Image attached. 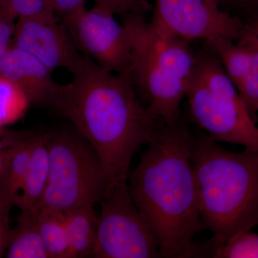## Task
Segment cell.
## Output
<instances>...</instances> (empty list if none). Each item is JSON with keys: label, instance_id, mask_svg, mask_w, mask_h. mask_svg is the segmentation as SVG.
Here are the masks:
<instances>
[{"label": "cell", "instance_id": "1", "mask_svg": "<svg viewBox=\"0 0 258 258\" xmlns=\"http://www.w3.org/2000/svg\"><path fill=\"white\" fill-rule=\"evenodd\" d=\"M73 75L71 83L60 84L50 108L86 139L111 184L126 181L134 156L161 120L139 101L127 75L110 72L85 55Z\"/></svg>", "mask_w": 258, "mask_h": 258}, {"label": "cell", "instance_id": "2", "mask_svg": "<svg viewBox=\"0 0 258 258\" xmlns=\"http://www.w3.org/2000/svg\"><path fill=\"white\" fill-rule=\"evenodd\" d=\"M191 131L182 118L159 122L131 176L129 193L157 239L161 257H203L193 238L204 230L191 161Z\"/></svg>", "mask_w": 258, "mask_h": 258}, {"label": "cell", "instance_id": "3", "mask_svg": "<svg viewBox=\"0 0 258 258\" xmlns=\"http://www.w3.org/2000/svg\"><path fill=\"white\" fill-rule=\"evenodd\" d=\"M191 161L204 228L212 249L258 225V152H236L207 134L191 132Z\"/></svg>", "mask_w": 258, "mask_h": 258}, {"label": "cell", "instance_id": "4", "mask_svg": "<svg viewBox=\"0 0 258 258\" xmlns=\"http://www.w3.org/2000/svg\"><path fill=\"white\" fill-rule=\"evenodd\" d=\"M131 40L127 76L148 102L153 114L165 124L181 118L180 104L186 96L196 53L185 41L148 23L145 15H124Z\"/></svg>", "mask_w": 258, "mask_h": 258}, {"label": "cell", "instance_id": "5", "mask_svg": "<svg viewBox=\"0 0 258 258\" xmlns=\"http://www.w3.org/2000/svg\"><path fill=\"white\" fill-rule=\"evenodd\" d=\"M186 96L194 123L216 142L258 152V127L217 56L196 53Z\"/></svg>", "mask_w": 258, "mask_h": 258}, {"label": "cell", "instance_id": "6", "mask_svg": "<svg viewBox=\"0 0 258 258\" xmlns=\"http://www.w3.org/2000/svg\"><path fill=\"white\" fill-rule=\"evenodd\" d=\"M48 179L39 210L66 215L93 205L111 183L99 158L88 142L66 132L46 133Z\"/></svg>", "mask_w": 258, "mask_h": 258}, {"label": "cell", "instance_id": "7", "mask_svg": "<svg viewBox=\"0 0 258 258\" xmlns=\"http://www.w3.org/2000/svg\"><path fill=\"white\" fill-rule=\"evenodd\" d=\"M100 203L93 257H161L157 239L136 206L126 181L110 185Z\"/></svg>", "mask_w": 258, "mask_h": 258}, {"label": "cell", "instance_id": "8", "mask_svg": "<svg viewBox=\"0 0 258 258\" xmlns=\"http://www.w3.org/2000/svg\"><path fill=\"white\" fill-rule=\"evenodd\" d=\"M150 23L189 42L219 39L237 41L247 28L240 19L222 11L217 0H157Z\"/></svg>", "mask_w": 258, "mask_h": 258}, {"label": "cell", "instance_id": "9", "mask_svg": "<svg viewBox=\"0 0 258 258\" xmlns=\"http://www.w3.org/2000/svg\"><path fill=\"white\" fill-rule=\"evenodd\" d=\"M114 15L95 6L62 18V24L83 55L110 72L126 75L132 50L130 37Z\"/></svg>", "mask_w": 258, "mask_h": 258}, {"label": "cell", "instance_id": "10", "mask_svg": "<svg viewBox=\"0 0 258 258\" xmlns=\"http://www.w3.org/2000/svg\"><path fill=\"white\" fill-rule=\"evenodd\" d=\"M12 45L33 55L52 71L64 69L74 74L82 63L83 55L55 15L18 18Z\"/></svg>", "mask_w": 258, "mask_h": 258}, {"label": "cell", "instance_id": "11", "mask_svg": "<svg viewBox=\"0 0 258 258\" xmlns=\"http://www.w3.org/2000/svg\"><path fill=\"white\" fill-rule=\"evenodd\" d=\"M38 59L12 45L0 60V74L16 84L30 103L50 107L60 84Z\"/></svg>", "mask_w": 258, "mask_h": 258}, {"label": "cell", "instance_id": "12", "mask_svg": "<svg viewBox=\"0 0 258 258\" xmlns=\"http://www.w3.org/2000/svg\"><path fill=\"white\" fill-rule=\"evenodd\" d=\"M46 133L32 136L31 155L25 184L15 203L21 211L38 209L46 187L49 174V155Z\"/></svg>", "mask_w": 258, "mask_h": 258}, {"label": "cell", "instance_id": "13", "mask_svg": "<svg viewBox=\"0 0 258 258\" xmlns=\"http://www.w3.org/2000/svg\"><path fill=\"white\" fill-rule=\"evenodd\" d=\"M38 209L22 211L6 252L8 258H48L38 224Z\"/></svg>", "mask_w": 258, "mask_h": 258}, {"label": "cell", "instance_id": "14", "mask_svg": "<svg viewBox=\"0 0 258 258\" xmlns=\"http://www.w3.org/2000/svg\"><path fill=\"white\" fill-rule=\"evenodd\" d=\"M69 237L68 258L93 257L98 217L93 208H82L64 215Z\"/></svg>", "mask_w": 258, "mask_h": 258}, {"label": "cell", "instance_id": "15", "mask_svg": "<svg viewBox=\"0 0 258 258\" xmlns=\"http://www.w3.org/2000/svg\"><path fill=\"white\" fill-rule=\"evenodd\" d=\"M220 62L236 88L248 74L251 64V45L247 37L237 41L225 39L207 42Z\"/></svg>", "mask_w": 258, "mask_h": 258}, {"label": "cell", "instance_id": "16", "mask_svg": "<svg viewBox=\"0 0 258 258\" xmlns=\"http://www.w3.org/2000/svg\"><path fill=\"white\" fill-rule=\"evenodd\" d=\"M34 132L19 144L0 181V196L11 202L14 207L26 179Z\"/></svg>", "mask_w": 258, "mask_h": 258}, {"label": "cell", "instance_id": "17", "mask_svg": "<svg viewBox=\"0 0 258 258\" xmlns=\"http://www.w3.org/2000/svg\"><path fill=\"white\" fill-rule=\"evenodd\" d=\"M39 228L48 258H68L69 243L64 215L39 210Z\"/></svg>", "mask_w": 258, "mask_h": 258}, {"label": "cell", "instance_id": "18", "mask_svg": "<svg viewBox=\"0 0 258 258\" xmlns=\"http://www.w3.org/2000/svg\"><path fill=\"white\" fill-rule=\"evenodd\" d=\"M31 104L16 84L0 74V128L21 119Z\"/></svg>", "mask_w": 258, "mask_h": 258}, {"label": "cell", "instance_id": "19", "mask_svg": "<svg viewBox=\"0 0 258 258\" xmlns=\"http://www.w3.org/2000/svg\"><path fill=\"white\" fill-rule=\"evenodd\" d=\"M243 36L248 39L251 45V64L248 74L237 87L249 115L257 123L258 113V41L247 31Z\"/></svg>", "mask_w": 258, "mask_h": 258}, {"label": "cell", "instance_id": "20", "mask_svg": "<svg viewBox=\"0 0 258 258\" xmlns=\"http://www.w3.org/2000/svg\"><path fill=\"white\" fill-rule=\"evenodd\" d=\"M215 258H258V234L249 231L212 249Z\"/></svg>", "mask_w": 258, "mask_h": 258}, {"label": "cell", "instance_id": "21", "mask_svg": "<svg viewBox=\"0 0 258 258\" xmlns=\"http://www.w3.org/2000/svg\"><path fill=\"white\" fill-rule=\"evenodd\" d=\"M0 8L16 20L55 15L52 0H0Z\"/></svg>", "mask_w": 258, "mask_h": 258}, {"label": "cell", "instance_id": "22", "mask_svg": "<svg viewBox=\"0 0 258 258\" xmlns=\"http://www.w3.org/2000/svg\"><path fill=\"white\" fill-rule=\"evenodd\" d=\"M96 6L113 15H145L151 9L147 0H94Z\"/></svg>", "mask_w": 258, "mask_h": 258}, {"label": "cell", "instance_id": "23", "mask_svg": "<svg viewBox=\"0 0 258 258\" xmlns=\"http://www.w3.org/2000/svg\"><path fill=\"white\" fill-rule=\"evenodd\" d=\"M14 207L13 203L0 196V257L6 254L11 237L12 229L10 226V214Z\"/></svg>", "mask_w": 258, "mask_h": 258}, {"label": "cell", "instance_id": "24", "mask_svg": "<svg viewBox=\"0 0 258 258\" xmlns=\"http://www.w3.org/2000/svg\"><path fill=\"white\" fill-rule=\"evenodd\" d=\"M17 20L0 8V60L12 46Z\"/></svg>", "mask_w": 258, "mask_h": 258}, {"label": "cell", "instance_id": "25", "mask_svg": "<svg viewBox=\"0 0 258 258\" xmlns=\"http://www.w3.org/2000/svg\"><path fill=\"white\" fill-rule=\"evenodd\" d=\"M33 131L12 130L0 128V152L13 146L17 145L28 137Z\"/></svg>", "mask_w": 258, "mask_h": 258}, {"label": "cell", "instance_id": "26", "mask_svg": "<svg viewBox=\"0 0 258 258\" xmlns=\"http://www.w3.org/2000/svg\"><path fill=\"white\" fill-rule=\"evenodd\" d=\"M86 0H52L55 13L62 18L76 14L86 8Z\"/></svg>", "mask_w": 258, "mask_h": 258}, {"label": "cell", "instance_id": "27", "mask_svg": "<svg viewBox=\"0 0 258 258\" xmlns=\"http://www.w3.org/2000/svg\"><path fill=\"white\" fill-rule=\"evenodd\" d=\"M20 143L11 147L7 148V149L0 152V181H1L2 178H3V174H4L5 169L8 166L10 159L13 157L17 148Z\"/></svg>", "mask_w": 258, "mask_h": 258}, {"label": "cell", "instance_id": "28", "mask_svg": "<svg viewBox=\"0 0 258 258\" xmlns=\"http://www.w3.org/2000/svg\"><path fill=\"white\" fill-rule=\"evenodd\" d=\"M247 31L255 37L258 41V21L251 24H247Z\"/></svg>", "mask_w": 258, "mask_h": 258}, {"label": "cell", "instance_id": "29", "mask_svg": "<svg viewBox=\"0 0 258 258\" xmlns=\"http://www.w3.org/2000/svg\"><path fill=\"white\" fill-rule=\"evenodd\" d=\"M221 1L234 2L241 5H257L258 0H219V3Z\"/></svg>", "mask_w": 258, "mask_h": 258}, {"label": "cell", "instance_id": "30", "mask_svg": "<svg viewBox=\"0 0 258 258\" xmlns=\"http://www.w3.org/2000/svg\"><path fill=\"white\" fill-rule=\"evenodd\" d=\"M217 1L218 2V3H219V0H217Z\"/></svg>", "mask_w": 258, "mask_h": 258}, {"label": "cell", "instance_id": "31", "mask_svg": "<svg viewBox=\"0 0 258 258\" xmlns=\"http://www.w3.org/2000/svg\"><path fill=\"white\" fill-rule=\"evenodd\" d=\"M258 127V126H257Z\"/></svg>", "mask_w": 258, "mask_h": 258}]
</instances>
